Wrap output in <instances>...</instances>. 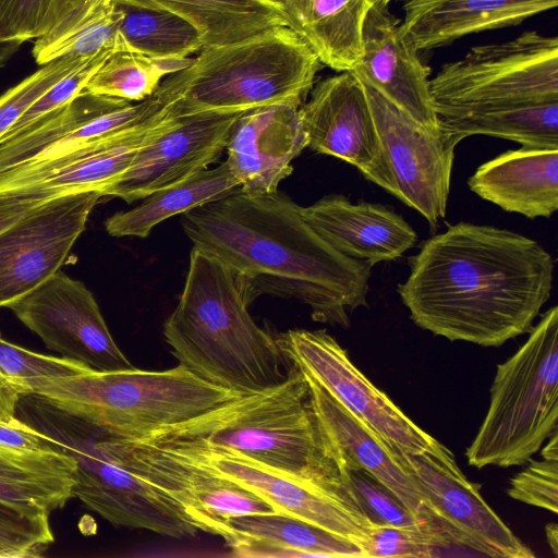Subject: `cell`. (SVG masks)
Wrapping results in <instances>:
<instances>
[{
    "instance_id": "cell-32",
    "label": "cell",
    "mask_w": 558,
    "mask_h": 558,
    "mask_svg": "<svg viewBox=\"0 0 558 558\" xmlns=\"http://www.w3.org/2000/svg\"><path fill=\"white\" fill-rule=\"evenodd\" d=\"M457 144L471 135L514 141L522 146L558 148V101L502 105L438 117Z\"/></svg>"
},
{
    "instance_id": "cell-5",
    "label": "cell",
    "mask_w": 558,
    "mask_h": 558,
    "mask_svg": "<svg viewBox=\"0 0 558 558\" xmlns=\"http://www.w3.org/2000/svg\"><path fill=\"white\" fill-rule=\"evenodd\" d=\"M32 395L118 437L141 441L240 393L208 383L179 364L159 372L136 367L112 372L89 369L45 379Z\"/></svg>"
},
{
    "instance_id": "cell-26",
    "label": "cell",
    "mask_w": 558,
    "mask_h": 558,
    "mask_svg": "<svg viewBox=\"0 0 558 558\" xmlns=\"http://www.w3.org/2000/svg\"><path fill=\"white\" fill-rule=\"evenodd\" d=\"M557 5L558 0H404L401 28L418 51L429 50L469 34L515 26Z\"/></svg>"
},
{
    "instance_id": "cell-31",
    "label": "cell",
    "mask_w": 558,
    "mask_h": 558,
    "mask_svg": "<svg viewBox=\"0 0 558 558\" xmlns=\"http://www.w3.org/2000/svg\"><path fill=\"white\" fill-rule=\"evenodd\" d=\"M240 181L227 162L205 169L175 185L156 191L130 210L118 211L106 222L112 236L146 238L163 220L220 199L240 189Z\"/></svg>"
},
{
    "instance_id": "cell-10",
    "label": "cell",
    "mask_w": 558,
    "mask_h": 558,
    "mask_svg": "<svg viewBox=\"0 0 558 558\" xmlns=\"http://www.w3.org/2000/svg\"><path fill=\"white\" fill-rule=\"evenodd\" d=\"M276 340L293 365L318 383L391 450L437 456L449 450L378 389L326 330H289Z\"/></svg>"
},
{
    "instance_id": "cell-45",
    "label": "cell",
    "mask_w": 558,
    "mask_h": 558,
    "mask_svg": "<svg viewBox=\"0 0 558 558\" xmlns=\"http://www.w3.org/2000/svg\"><path fill=\"white\" fill-rule=\"evenodd\" d=\"M0 447L7 449L40 451L50 447L43 434L20 418L0 416Z\"/></svg>"
},
{
    "instance_id": "cell-16",
    "label": "cell",
    "mask_w": 558,
    "mask_h": 558,
    "mask_svg": "<svg viewBox=\"0 0 558 558\" xmlns=\"http://www.w3.org/2000/svg\"><path fill=\"white\" fill-rule=\"evenodd\" d=\"M392 452L413 476L454 544L495 558L535 557L486 504L480 486L465 477L450 450L440 456L409 454L397 449Z\"/></svg>"
},
{
    "instance_id": "cell-50",
    "label": "cell",
    "mask_w": 558,
    "mask_h": 558,
    "mask_svg": "<svg viewBox=\"0 0 558 558\" xmlns=\"http://www.w3.org/2000/svg\"><path fill=\"white\" fill-rule=\"evenodd\" d=\"M369 7L375 4L388 5L391 0H366Z\"/></svg>"
},
{
    "instance_id": "cell-47",
    "label": "cell",
    "mask_w": 558,
    "mask_h": 558,
    "mask_svg": "<svg viewBox=\"0 0 558 558\" xmlns=\"http://www.w3.org/2000/svg\"><path fill=\"white\" fill-rule=\"evenodd\" d=\"M20 399L21 397L10 387L0 373V416H15Z\"/></svg>"
},
{
    "instance_id": "cell-36",
    "label": "cell",
    "mask_w": 558,
    "mask_h": 558,
    "mask_svg": "<svg viewBox=\"0 0 558 558\" xmlns=\"http://www.w3.org/2000/svg\"><path fill=\"white\" fill-rule=\"evenodd\" d=\"M92 369L82 362L29 351L4 340L0 335V373L22 398L49 378L72 376Z\"/></svg>"
},
{
    "instance_id": "cell-18",
    "label": "cell",
    "mask_w": 558,
    "mask_h": 558,
    "mask_svg": "<svg viewBox=\"0 0 558 558\" xmlns=\"http://www.w3.org/2000/svg\"><path fill=\"white\" fill-rule=\"evenodd\" d=\"M179 118L171 112L142 126L87 141L58 156L1 172L0 193L44 201L77 192L102 193L126 171L143 146Z\"/></svg>"
},
{
    "instance_id": "cell-20",
    "label": "cell",
    "mask_w": 558,
    "mask_h": 558,
    "mask_svg": "<svg viewBox=\"0 0 558 558\" xmlns=\"http://www.w3.org/2000/svg\"><path fill=\"white\" fill-rule=\"evenodd\" d=\"M146 118L142 102L81 92L63 107L0 143V173L58 156L87 141L132 130Z\"/></svg>"
},
{
    "instance_id": "cell-42",
    "label": "cell",
    "mask_w": 558,
    "mask_h": 558,
    "mask_svg": "<svg viewBox=\"0 0 558 558\" xmlns=\"http://www.w3.org/2000/svg\"><path fill=\"white\" fill-rule=\"evenodd\" d=\"M511 480L507 494L514 500L558 512V459L541 457Z\"/></svg>"
},
{
    "instance_id": "cell-34",
    "label": "cell",
    "mask_w": 558,
    "mask_h": 558,
    "mask_svg": "<svg viewBox=\"0 0 558 558\" xmlns=\"http://www.w3.org/2000/svg\"><path fill=\"white\" fill-rule=\"evenodd\" d=\"M193 58L160 60L128 49L120 34L118 47L93 74L85 90L128 101L151 96L162 80L190 65Z\"/></svg>"
},
{
    "instance_id": "cell-43",
    "label": "cell",
    "mask_w": 558,
    "mask_h": 558,
    "mask_svg": "<svg viewBox=\"0 0 558 558\" xmlns=\"http://www.w3.org/2000/svg\"><path fill=\"white\" fill-rule=\"evenodd\" d=\"M51 4L52 0H0V41L39 38Z\"/></svg>"
},
{
    "instance_id": "cell-1",
    "label": "cell",
    "mask_w": 558,
    "mask_h": 558,
    "mask_svg": "<svg viewBox=\"0 0 558 558\" xmlns=\"http://www.w3.org/2000/svg\"><path fill=\"white\" fill-rule=\"evenodd\" d=\"M409 266L397 291L414 324L482 347L531 330L550 298L555 268L535 240L463 221L424 241Z\"/></svg>"
},
{
    "instance_id": "cell-22",
    "label": "cell",
    "mask_w": 558,
    "mask_h": 558,
    "mask_svg": "<svg viewBox=\"0 0 558 558\" xmlns=\"http://www.w3.org/2000/svg\"><path fill=\"white\" fill-rule=\"evenodd\" d=\"M299 108L274 105L241 112L226 146L227 165L247 194H267L293 170L291 161L307 147Z\"/></svg>"
},
{
    "instance_id": "cell-11",
    "label": "cell",
    "mask_w": 558,
    "mask_h": 558,
    "mask_svg": "<svg viewBox=\"0 0 558 558\" xmlns=\"http://www.w3.org/2000/svg\"><path fill=\"white\" fill-rule=\"evenodd\" d=\"M143 441L234 482L267 501L277 512L299 518L345 537L360 545L363 550L373 523L357 504L347 497L283 475L226 447L201 441Z\"/></svg>"
},
{
    "instance_id": "cell-21",
    "label": "cell",
    "mask_w": 558,
    "mask_h": 558,
    "mask_svg": "<svg viewBox=\"0 0 558 558\" xmlns=\"http://www.w3.org/2000/svg\"><path fill=\"white\" fill-rule=\"evenodd\" d=\"M388 5L368 9L363 26V52L350 72L357 74L418 123L438 128L430 94L429 69Z\"/></svg>"
},
{
    "instance_id": "cell-23",
    "label": "cell",
    "mask_w": 558,
    "mask_h": 558,
    "mask_svg": "<svg viewBox=\"0 0 558 558\" xmlns=\"http://www.w3.org/2000/svg\"><path fill=\"white\" fill-rule=\"evenodd\" d=\"M304 220L339 253L371 266L401 257L416 243L413 228L391 208L331 194L301 207Z\"/></svg>"
},
{
    "instance_id": "cell-2",
    "label": "cell",
    "mask_w": 558,
    "mask_h": 558,
    "mask_svg": "<svg viewBox=\"0 0 558 558\" xmlns=\"http://www.w3.org/2000/svg\"><path fill=\"white\" fill-rule=\"evenodd\" d=\"M181 223L193 246L243 277L255 298L294 299L313 320L343 328L367 306L372 266L329 245L278 191L253 195L240 187L182 214Z\"/></svg>"
},
{
    "instance_id": "cell-8",
    "label": "cell",
    "mask_w": 558,
    "mask_h": 558,
    "mask_svg": "<svg viewBox=\"0 0 558 558\" xmlns=\"http://www.w3.org/2000/svg\"><path fill=\"white\" fill-rule=\"evenodd\" d=\"M556 430L558 306H553L519 350L497 365L487 413L465 457L476 469L523 465Z\"/></svg>"
},
{
    "instance_id": "cell-7",
    "label": "cell",
    "mask_w": 558,
    "mask_h": 558,
    "mask_svg": "<svg viewBox=\"0 0 558 558\" xmlns=\"http://www.w3.org/2000/svg\"><path fill=\"white\" fill-rule=\"evenodd\" d=\"M16 415L38 429L50 447L73 458V497L112 525L173 538L198 533L175 502L122 465L102 427L35 395L20 399Z\"/></svg>"
},
{
    "instance_id": "cell-17",
    "label": "cell",
    "mask_w": 558,
    "mask_h": 558,
    "mask_svg": "<svg viewBox=\"0 0 558 558\" xmlns=\"http://www.w3.org/2000/svg\"><path fill=\"white\" fill-rule=\"evenodd\" d=\"M299 108L312 150L354 166L366 180L395 194L374 118L359 78L352 72L327 77Z\"/></svg>"
},
{
    "instance_id": "cell-30",
    "label": "cell",
    "mask_w": 558,
    "mask_h": 558,
    "mask_svg": "<svg viewBox=\"0 0 558 558\" xmlns=\"http://www.w3.org/2000/svg\"><path fill=\"white\" fill-rule=\"evenodd\" d=\"M163 10L190 23L204 47L235 44L268 29L287 26L276 5L267 0H116Z\"/></svg>"
},
{
    "instance_id": "cell-14",
    "label": "cell",
    "mask_w": 558,
    "mask_h": 558,
    "mask_svg": "<svg viewBox=\"0 0 558 558\" xmlns=\"http://www.w3.org/2000/svg\"><path fill=\"white\" fill-rule=\"evenodd\" d=\"M108 440L122 465L175 502L198 531L223 538L229 518L276 511L253 492L153 445L110 432Z\"/></svg>"
},
{
    "instance_id": "cell-12",
    "label": "cell",
    "mask_w": 558,
    "mask_h": 558,
    "mask_svg": "<svg viewBox=\"0 0 558 558\" xmlns=\"http://www.w3.org/2000/svg\"><path fill=\"white\" fill-rule=\"evenodd\" d=\"M353 74L365 92L393 180V195L436 228L446 216L458 144L440 126L418 123L363 77Z\"/></svg>"
},
{
    "instance_id": "cell-49",
    "label": "cell",
    "mask_w": 558,
    "mask_h": 558,
    "mask_svg": "<svg viewBox=\"0 0 558 558\" xmlns=\"http://www.w3.org/2000/svg\"><path fill=\"white\" fill-rule=\"evenodd\" d=\"M545 535L547 539V544L553 551L554 556L558 557V526L556 523L551 522L546 524L545 526Z\"/></svg>"
},
{
    "instance_id": "cell-25",
    "label": "cell",
    "mask_w": 558,
    "mask_h": 558,
    "mask_svg": "<svg viewBox=\"0 0 558 558\" xmlns=\"http://www.w3.org/2000/svg\"><path fill=\"white\" fill-rule=\"evenodd\" d=\"M468 185L506 211L548 218L558 209V148L507 150L480 166Z\"/></svg>"
},
{
    "instance_id": "cell-33",
    "label": "cell",
    "mask_w": 558,
    "mask_h": 558,
    "mask_svg": "<svg viewBox=\"0 0 558 558\" xmlns=\"http://www.w3.org/2000/svg\"><path fill=\"white\" fill-rule=\"evenodd\" d=\"M117 4L122 11L120 34L128 49L160 60H184L204 47L197 31L171 12Z\"/></svg>"
},
{
    "instance_id": "cell-4",
    "label": "cell",
    "mask_w": 558,
    "mask_h": 558,
    "mask_svg": "<svg viewBox=\"0 0 558 558\" xmlns=\"http://www.w3.org/2000/svg\"><path fill=\"white\" fill-rule=\"evenodd\" d=\"M145 440L201 441L226 447L357 504L348 485L345 460L313 408L305 375L292 363L282 384L239 395Z\"/></svg>"
},
{
    "instance_id": "cell-44",
    "label": "cell",
    "mask_w": 558,
    "mask_h": 558,
    "mask_svg": "<svg viewBox=\"0 0 558 558\" xmlns=\"http://www.w3.org/2000/svg\"><path fill=\"white\" fill-rule=\"evenodd\" d=\"M98 0H52L43 35L33 50L48 47L73 31L90 12Z\"/></svg>"
},
{
    "instance_id": "cell-39",
    "label": "cell",
    "mask_w": 558,
    "mask_h": 558,
    "mask_svg": "<svg viewBox=\"0 0 558 558\" xmlns=\"http://www.w3.org/2000/svg\"><path fill=\"white\" fill-rule=\"evenodd\" d=\"M93 57H63L52 60L2 94L0 96V137L56 83Z\"/></svg>"
},
{
    "instance_id": "cell-37",
    "label": "cell",
    "mask_w": 558,
    "mask_h": 558,
    "mask_svg": "<svg viewBox=\"0 0 558 558\" xmlns=\"http://www.w3.org/2000/svg\"><path fill=\"white\" fill-rule=\"evenodd\" d=\"M348 473V485L359 507L373 524L408 529L426 527L439 532L416 517L395 493L367 471L350 469Z\"/></svg>"
},
{
    "instance_id": "cell-41",
    "label": "cell",
    "mask_w": 558,
    "mask_h": 558,
    "mask_svg": "<svg viewBox=\"0 0 558 558\" xmlns=\"http://www.w3.org/2000/svg\"><path fill=\"white\" fill-rule=\"evenodd\" d=\"M112 51L113 50L102 51L94 56L81 68L56 83L0 137V143L15 136L35 121L63 107L75 98L85 89V86L93 74L99 69Z\"/></svg>"
},
{
    "instance_id": "cell-6",
    "label": "cell",
    "mask_w": 558,
    "mask_h": 558,
    "mask_svg": "<svg viewBox=\"0 0 558 558\" xmlns=\"http://www.w3.org/2000/svg\"><path fill=\"white\" fill-rule=\"evenodd\" d=\"M322 63L288 26L248 39L203 47L185 68L186 84L173 114L238 113L274 106L301 107Z\"/></svg>"
},
{
    "instance_id": "cell-27",
    "label": "cell",
    "mask_w": 558,
    "mask_h": 558,
    "mask_svg": "<svg viewBox=\"0 0 558 558\" xmlns=\"http://www.w3.org/2000/svg\"><path fill=\"white\" fill-rule=\"evenodd\" d=\"M225 527L235 556L364 558L356 543L281 512L231 517Z\"/></svg>"
},
{
    "instance_id": "cell-15",
    "label": "cell",
    "mask_w": 558,
    "mask_h": 558,
    "mask_svg": "<svg viewBox=\"0 0 558 558\" xmlns=\"http://www.w3.org/2000/svg\"><path fill=\"white\" fill-rule=\"evenodd\" d=\"M9 308L63 357L101 372L135 367L114 342L90 290L64 272L58 271Z\"/></svg>"
},
{
    "instance_id": "cell-19",
    "label": "cell",
    "mask_w": 558,
    "mask_h": 558,
    "mask_svg": "<svg viewBox=\"0 0 558 558\" xmlns=\"http://www.w3.org/2000/svg\"><path fill=\"white\" fill-rule=\"evenodd\" d=\"M238 113H201L179 120L143 146L126 171L101 194L126 203L181 183L216 162Z\"/></svg>"
},
{
    "instance_id": "cell-3",
    "label": "cell",
    "mask_w": 558,
    "mask_h": 558,
    "mask_svg": "<svg viewBox=\"0 0 558 558\" xmlns=\"http://www.w3.org/2000/svg\"><path fill=\"white\" fill-rule=\"evenodd\" d=\"M255 299L243 277L193 246L182 293L162 329L179 364L240 395L282 384L291 363L250 315Z\"/></svg>"
},
{
    "instance_id": "cell-38",
    "label": "cell",
    "mask_w": 558,
    "mask_h": 558,
    "mask_svg": "<svg viewBox=\"0 0 558 558\" xmlns=\"http://www.w3.org/2000/svg\"><path fill=\"white\" fill-rule=\"evenodd\" d=\"M453 545L437 531L373 524L363 546L364 558H430Z\"/></svg>"
},
{
    "instance_id": "cell-13",
    "label": "cell",
    "mask_w": 558,
    "mask_h": 558,
    "mask_svg": "<svg viewBox=\"0 0 558 558\" xmlns=\"http://www.w3.org/2000/svg\"><path fill=\"white\" fill-rule=\"evenodd\" d=\"M101 197L99 191L56 197L0 232V307L60 271Z\"/></svg>"
},
{
    "instance_id": "cell-29",
    "label": "cell",
    "mask_w": 558,
    "mask_h": 558,
    "mask_svg": "<svg viewBox=\"0 0 558 558\" xmlns=\"http://www.w3.org/2000/svg\"><path fill=\"white\" fill-rule=\"evenodd\" d=\"M75 470L73 458L54 448L0 447V502L29 514L49 515L73 497Z\"/></svg>"
},
{
    "instance_id": "cell-46",
    "label": "cell",
    "mask_w": 558,
    "mask_h": 558,
    "mask_svg": "<svg viewBox=\"0 0 558 558\" xmlns=\"http://www.w3.org/2000/svg\"><path fill=\"white\" fill-rule=\"evenodd\" d=\"M47 202L19 194L0 193V232Z\"/></svg>"
},
{
    "instance_id": "cell-28",
    "label": "cell",
    "mask_w": 558,
    "mask_h": 558,
    "mask_svg": "<svg viewBox=\"0 0 558 558\" xmlns=\"http://www.w3.org/2000/svg\"><path fill=\"white\" fill-rule=\"evenodd\" d=\"M287 26L317 56L320 63L350 72L363 52V26L371 8L366 0H267Z\"/></svg>"
},
{
    "instance_id": "cell-35",
    "label": "cell",
    "mask_w": 558,
    "mask_h": 558,
    "mask_svg": "<svg viewBox=\"0 0 558 558\" xmlns=\"http://www.w3.org/2000/svg\"><path fill=\"white\" fill-rule=\"evenodd\" d=\"M122 11L116 0H98L87 16L57 43L32 50L37 64L63 57L88 58L114 50L119 43Z\"/></svg>"
},
{
    "instance_id": "cell-48",
    "label": "cell",
    "mask_w": 558,
    "mask_h": 558,
    "mask_svg": "<svg viewBox=\"0 0 558 558\" xmlns=\"http://www.w3.org/2000/svg\"><path fill=\"white\" fill-rule=\"evenodd\" d=\"M22 44L20 41H0V69L7 64Z\"/></svg>"
},
{
    "instance_id": "cell-24",
    "label": "cell",
    "mask_w": 558,
    "mask_h": 558,
    "mask_svg": "<svg viewBox=\"0 0 558 558\" xmlns=\"http://www.w3.org/2000/svg\"><path fill=\"white\" fill-rule=\"evenodd\" d=\"M304 375L313 408L341 451L348 470L367 471L395 493L416 517L448 536L428 499L413 476L395 458L392 450L318 383L308 375Z\"/></svg>"
},
{
    "instance_id": "cell-9",
    "label": "cell",
    "mask_w": 558,
    "mask_h": 558,
    "mask_svg": "<svg viewBox=\"0 0 558 558\" xmlns=\"http://www.w3.org/2000/svg\"><path fill=\"white\" fill-rule=\"evenodd\" d=\"M438 117L480 108L558 101V37L529 31L473 47L430 78Z\"/></svg>"
},
{
    "instance_id": "cell-40",
    "label": "cell",
    "mask_w": 558,
    "mask_h": 558,
    "mask_svg": "<svg viewBox=\"0 0 558 558\" xmlns=\"http://www.w3.org/2000/svg\"><path fill=\"white\" fill-rule=\"evenodd\" d=\"M49 515H35L0 502V557H39L53 543Z\"/></svg>"
}]
</instances>
